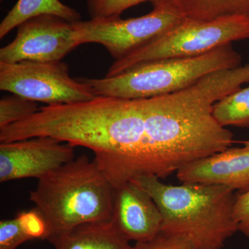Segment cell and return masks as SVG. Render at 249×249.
<instances>
[{
    "instance_id": "6",
    "label": "cell",
    "mask_w": 249,
    "mask_h": 249,
    "mask_svg": "<svg viewBox=\"0 0 249 249\" xmlns=\"http://www.w3.org/2000/svg\"><path fill=\"white\" fill-rule=\"evenodd\" d=\"M0 89L47 106L85 102L98 96L91 85L71 78L62 61L0 62Z\"/></svg>"
},
{
    "instance_id": "11",
    "label": "cell",
    "mask_w": 249,
    "mask_h": 249,
    "mask_svg": "<svg viewBox=\"0 0 249 249\" xmlns=\"http://www.w3.org/2000/svg\"><path fill=\"white\" fill-rule=\"evenodd\" d=\"M47 240L55 249H134L112 220L82 224Z\"/></svg>"
},
{
    "instance_id": "4",
    "label": "cell",
    "mask_w": 249,
    "mask_h": 249,
    "mask_svg": "<svg viewBox=\"0 0 249 249\" xmlns=\"http://www.w3.org/2000/svg\"><path fill=\"white\" fill-rule=\"evenodd\" d=\"M249 39V18L230 16L211 21L186 18L171 30L116 60L106 77H111L142 62L204 55L232 42Z\"/></svg>"
},
{
    "instance_id": "19",
    "label": "cell",
    "mask_w": 249,
    "mask_h": 249,
    "mask_svg": "<svg viewBox=\"0 0 249 249\" xmlns=\"http://www.w3.org/2000/svg\"><path fill=\"white\" fill-rule=\"evenodd\" d=\"M134 249H196L188 241L178 236L160 232L149 242L136 243Z\"/></svg>"
},
{
    "instance_id": "3",
    "label": "cell",
    "mask_w": 249,
    "mask_h": 249,
    "mask_svg": "<svg viewBox=\"0 0 249 249\" xmlns=\"http://www.w3.org/2000/svg\"><path fill=\"white\" fill-rule=\"evenodd\" d=\"M241 62L242 56L231 43L199 56L144 62L114 76L80 79L98 96L139 99L179 91L210 73L240 67Z\"/></svg>"
},
{
    "instance_id": "12",
    "label": "cell",
    "mask_w": 249,
    "mask_h": 249,
    "mask_svg": "<svg viewBox=\"0 0 249 249\" xmlns=\"http://www.w3.org/2000/svg\"><path fill=\"white\" fill-rule=\"evenodd\" d=\"M41 15H53L70 23L81 20L79 12L60 0H18L0 24V39L27 19Z\"/></svg>"
},
{
    "instance_id": "5",
    "label": "cell",
    "mask_w": 249,
    "mask_h": 249,
    "mask_svg": "<svg viewBox=\"0 0 249 249\" xmlns=\"http://www.w3.org/2000/svg\"><path fill=\"white\" fill-rule=\"evenodd\" d=\"M186 17L165 1L141 17L97 18L72 23L78 45H103L114 60H119L156 40L183 22Z\"/></svg>"
},
{
    "instance_id": "18",
    "label": "cell",
    "mask_w": 249,
    "mask_h": 249,
    "mask_svg": "<svg viewBox=\"0 0 249 249\" xmlns=\"http://www.w3.org/2000/svg\"><path fill=\"white\" fill-rule=\"evenodd\" d=\"M23 230L31 240H47L48 236L47 224L40 213L36 209L22 211L16 216Z\"/></svg>"
},
{
    "instance_id": "20",
    "label": "cell",
    "mask_w": 249,
    "mask_h": 249,
    "mask_svg": "<svg viewBox=\"0 0 249 249\" xmlns=\"http://www.w3.org/2000/svg\"><path fill=\"white\" fill-rule=\"evenodd\" d=\"M233 213L238 231L249 237V190L236 196Z\"/></svg>"
},
{
    "instance_id": "9",
    "label": "cell",
    "mask_w": 249,
    "mask_h": 249,
    "mask_svg": "<svg viewBox=\"0 0 249 249\" xmlns=\"http://www.w3.org/2000/svg\"><path fill=\"white\" fill-rule=\"evenodd\" d=\"M111 220L130 242H149L161 232L163 218L151 196L133 181L114 189Z\"/></svg>"
},
{
    "instance_id": "13",
    "label": "cell",
    "mask_w": 249,
    "mask_h": 249,
    "mask_svg": "<svg viewBox=\"0 0 249 249\" xmlns=\"http://www.w3.org/2000/svg\"><path fill=\"white\" fill-rule=\"evenodd\" d=\"M186 18L211 21L230 16L249 18V0H165Z\"/></svg>"
},
{
    "instance_id": "7",
    "label": "cell",
    "mask_w": 249,
    "mask_h": 249,
    "mask_svg": "<svg viewBox=\"0 0 249 249\" xmlns=\"http://www.w3.org/2000/svg\"><path fill=\"white\" fill-rule=\"evenodd\" d=\"M16 38L0 49V62H58L78 47L72 23L41 15L18 26Z\"/></svg>"
},
{
    "instance_id": "2",
    "label": "cell",
    "mask_w": 249,
    "mask_h": 249,
    "mask_svg": "<svg viewBox=\"0 0 249 249\" xmlns=\"http://www.w3.org/2000/svg\"><path fill=\"white\" fill-rule=\"evenodd\" d=\"M114 189L94 160L83 155L39 178L30 199L48 236L88 223L111 220Z\"/></svg>"
},
{
    "instance_id": "8",
    "label": "cell",
    "mask_w": 249,
    "mask_h": 249,
    "mask_svg": "<svg viewBox=\"0 0 249 249\" xmlns=\"http://www.w3.org/2000/svg\"><path fill=\"white\" fill-rule=\"evenodd\" d=\"M76 158L75 147L50 137L0 144V182L43 178Z\"/></svg>"
},
{
    "instance_id": "21",
    "label": "cell",
    "mask_w": 249,
    "mask_h": 249,
    "mask_svg": "<svg viewBox=\"0 0 249 249\" xmlns=\"http://www.w3.org/2000/svg\"><path fill=\"white\" fill-rule=\"evenodd\" d=\"M241 142L243 144L244 147L249 149V140L244 141V142Z\"/></svg>"
},
{
    "instance_id": "10",
    "label": "cell",
    "mask_w": 249,
    "mask_h": 249,
    "mask_svg": "<svg viewBox=\"0 0 249 249\" xmlns=\"http://www.w3.org/2000/svg\"><path fill=\"white\" fill-rule=\"evenodd\" d=\"M182 183L228 187L245 193L249 190V149L229 148L191 162L177 172Z\"/></svg>"
},
{
    "instance_id": "16",
    "label": "cell",
    "mask_w": 249,
    "mask_h": 249,
    "mask_svg": "<svg viewBox=\"0 0 249 249\" xmlns=\"http://www.w3.org/2000/svg\"><path fill=\"white\" fill-rule=\"evenodd\" d=\"M162 0H86L87 9L91 19L119 18L126 10L142 3H151L152 6Z\"/></svg>"
},
{
    "instance_id": "15",
    "label": "cell",
    "mask_w": 249,
    "mask_h": 249,
    "mask_svg": "<svg viewBox=\"0 0 249 249\" xmlns=\"http://www.w3.org/2000/svg\"><path fill=\"white\" fill-rule=\"evenodd\" d=\"M40 107L37 102L18 95L1 98L0 129L27 119L40 110Z\"/></svg>"
},
{
    "instance_id": "1",
    "label": "cell",
    "mask_w": 249,
    "mask_h": 249,
    "mask_svg": "<svg viewBox=\"0 0 249 249\" xmlns=\"http://www.w3.org/2000/svg\"><path fill=\"white\" fill-rule=\"evenodd\" d=\"M152 196L163 218L161 232L188 241L196 249H221L238 231L233 190L201 183L165 184L157 177L133 180Z\"/></svg>"
},
{
    "instance_id": "14",
    "label": "cell",
    "mask_w": 249,
    "mask_h": 249,
    "mask_svg": "<svg viewBox=\"0 0 249 249\" xmlns=\"http://www.w3.org/2000/svg\"><path fill=\"white\" fill-rule=\"evenodd\" d=\"M213 115L222 127L249 128V87L241 88L214 103Z\"/></svg>"
},
{
    "instance_id": "17",
    "label": "cell",
    "mask_w": 249,
    "mask_h": 249,
    "mask_svg": "<svg viewBox=\"0 0 249 249\" xmlns=\"http://www.w3.org/2000/svg\"><path fill=\"white\" fill-rule=\"evenodd\" d=\"M29 240L17 217L0 222V249H16Z\"/></svg>"
}]
</instances>
